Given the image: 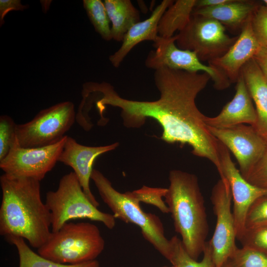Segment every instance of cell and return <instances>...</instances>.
<instances>
[{
	"label": "cell",
	"mask_w": 267,
	"mask_h": 267,
	"mask_svg": "<svg viewBox=\"0 0 267 267\" xmlns=\"http://www.w3.org/2000/svg\"><path fill=\"white\" fill-rule=\"evenodd\" d=\"M210 77L205 73L189 72L162 68L155 71L154 81L160 96L154 101H138L120 96L113 86L103 83L99 88L97 104L120 108L124 126L138 128L148 118L161 126V139L169 143L187 144L192 153L206 158L216 167L221 179H225L218 153V140L204 122L205 115L197 108L195 100L207 86Z\"/></svg>",
	"instance_id": "cell-1"
},
{
	"label": "cell",
	"mask_w": 267,
	"mask_h": 267,
	"mask_svg": "<svg viewBox=\"0 0 267 267\" xmlns=\"http://www.w3.org/2000/svg\"><path fill=\"white\" fill-rule=\"evenodd\" d=\"M0 183V234L23 238L38 249L51 232V214L42 201L40 181L3 174Z\"/></svg>",
	"instance_id": "cell-2"
},
{
	"label": "cell",
	"mask_w": 267,
	"mask_h": 267,
	"mask_svg": "<svg viewBox=\"0 0 267 267\" xmlns=\"http://www.w3.org/2000/svg\"><path fill=\"white\" fill-rule=\"evenodd\" d=\"M165 196L175 230L188 254L197 260L203 253L209 231L204 200L194 174L171 170Z\"/></svg>",
	"instance_id": "cell-3"
},
{
	"label": "cell",
	"mask_w": 267,
	"mask_h": 267,
	"mask_svg": "<svg viewBox=\"0 0 267 267\" xmlns=\"http://www.w3.org/2000/svg\"><path fill=\"white\" fill-rule=\"evenodd\" d=\"M99 194L108 206L115 219L138 226L143 237L163 257L170 261L172 248L170 240L165 236L160 219L156 215L144 212L140 203L131 191L121 193L99 171L93 169L91 175Z\"/></svg>",
	"instance_id": "cell-4"
},
{
	"label": "cell",
	"mask_w": 267,
	"mask_h": 267,
	"mask_svg": "<svg viewBox=\"0 0 267 267\" xmlns=\"http://www.w3.org/2000/svg\"><path fill=\"white\" fill-rule=\"evenodd\" d=\"M104 246L105 241L96 225L70 222L51 232L47 241L38 249V254L57 263L77 264L95 260Z\"/></svg>",
	"instance_id": "cell-5"
},
{
	"label": "cell",
	"mask_w": 267,
	"mask_h": 267,
	"mask_svg": "<svg viewBox=\"0 0 267 267\" xmlns=\"http://www.w3.org/2000/svg\"><path fill=\"white\" fill-rule=\"evenodd\" d=\"M45 203L51 214L53 232L75 219L99 222L110 229L115 225L113 214L100 211L89 200L74 172L61 178L56 190L46 193Z\"/></svg>",
	"instance_id": "cell-6"
},
{
	"label": "cell",
	"mask_w": 267,
	"mask_h": 267,
	"mask_svg": "<svg viewBox=\"0 0 267 267\" xmlns=\"http://www.w3.org/2000/svg\"><path fill=\"white\" fill-rule=\"evenodd\" d=\"M75 106L63 101L41 110L31 120L17 124L19 145L35 148L51 145L61 140L74 123Z\"/></svg>",
	"instance_id": "cell-7"
},
{
	"label": "cell",
	"mask_w": 267,
	"mask_h": 267,
	"mask_svg": "<svg viewBox=\"0 0 267 267\" xmlns=\"http://www.w3.org/2000/svg\"><path fill=\"white\" fill-rule=\"evenodd\" d=\"M225 27L210 18L192 14L187 26L178 32L177 46L195 52L202 62H208L223 55L232 45L238 35L230 37Z\"/></svg>",
	"instance_id": "cell-8"
},
{
	"label": "cell",
	"mask_w": 267,
	"mask_h": 267,
	"mask_svg": "<svg viewBox=\"0 0 267 267\" xmlns=\"http://www.w3.org/2000/svg\"><path fill=\"white\" fill-rule=\"evenodd\" d=\"M211 199L217 220L214 234L209 241L214 267H222L237 248L231 209L232 194L228 181L218 180L212 189Z\"/></svg>",
	"instance_id": "cell-9"
},
{
	"label": "cell",
	"mask_w": 267,
	"mask_h": 267,
	"mask_svg": "<svg viewBox=\"0 0 267 267\" xmlns=\"http://www.w3.org/2000/svg\"><path fill=\"white\" fill-rule=\"evenodd\" d=\"M67 137L51 145L35 148L21 147L17 141L0 161V168L5 174L41 181L58 162Z\"/></svg>",
	"instance_id": "cell-10"
},
{
	"label": "cell",
	"mask_w": 267,
	"mask_h": 267,
	"mask_svg": "<svg viewBox=\"0 0 267 267\" xmlns=\"http://www.w3.org/2000/svg\"><path fill=\"white\" fill-rule=\"evenodd\" d=\"M207 127L211 134L233 154L245 178L262 157L267 141L251 125Z\"/></svg>",
	"instance_id": "cell-11"
},
{
	"label": "cell",
	"mask_w": 267,
	"mask_h": 267,
	"mask_svg": "<svg viewBox=\"0 0 267 267\" xmlns=\"http://www.w3.org/2000/svg\"><path fill=\"white\" fill-rule=\"evenodd\" d=\"M218 153L223 175L231 190L236 239L239 240L245 229V221L249 208L258 199L267 195V189L248 181L232 161L229 151L219 140Z\"/></svg>",
	"instance_id": "cell-12"
},
{
	"label": "cell",
	"mask_w": 267,
	"mask_h": 267,
	"mask_svg": "<svg viewBox=\"0 0 267 267\" xmlns=\"http://www.w3.org/2000/svg\"><path fill=\"white\" fill-rule=\"evenodd\" d=\"M118 142L99 146H89L79 143L67 136L58 162L70 166L74 170L84 192L89 200L97 207L99 204L90 190L89 181L95 159L99 155L115 149Z\"/></svg>",
	"instance_id": "cell-13"
},
{
	"label": "cell",
	"mask_w": 267,
	"mask_h": 267,
	"mask_svg": "<svg viewBox=\"0 0 267 267\" xmlns=\"http://www.w3.org/2000/svg\"><path fill=\"white\" fill-rule=\"evenodd\" d=\"M252 15L229 49L222 56L208 62L220 70L231 83H236L243 67L254 58L261 47L252 28Z\"/></svg>",
	"instance_id": "cell-14"
},
{
	"label": "cell",
	"mask_w": 267,
	"mask_h": 267,
	"mask_svg": "<svg viewBox=\"0 0 267 267\" xmlns=\"http://www.w3.org/2000/svg\"><path fill=\"white\" fill-rule=\"evenodd\" d=\"M177 35L171 38L159 36L153 42L155 50H151L145 60L146 67L155 71L162 68L189 72H198L202 62L195 52L178 48L176 43Z\"/></svg>",
	"instance_id": "cell-15"
},
{
	"label": "cell",
	"mask_w": 267,
	"mask_h": 267,
	"mask_svg": "<svg viewBox=\"0 0 267 267\" xmlns=\"http://www.w3.org/2000/svg\"><path fill=\"white\" fill-rule=\"evenodd\" d=\"M236 83L234 96L220 113L213 117L205 116L204 122L207 126L223 128L240 124L255 125V108L241 74Z\"/></svg>",
	"instance_id": "cell-16"
},
{
	"label": "cell",
	"mask_w": 267,
	"mask_h": 267,
	"mask_svg": "<svg viewBox=\"0 0 267 267\" xmlns=\"http://www.w3.org/2000/svg\"><path fill=\"white\" fill-rule=\"evenodd\" d=\"M175 0H163L153 10L150 16L132 26L126 34L120 48L109 57L112 65L119 67L123 60L137 44L144 41L154 42L158 37L160 20L167 9Z\"/></svg>",
	"instance_id": "cell-17"
},
{
	"label": "cell",
	"mask_w": 267,
	"mask_h": 267,
	"mask_svg": "<svg viewBox=\"0 0 267 267\" xmlns=\"http://www.w3.org/2000/svg\"><path fill=\"white\" fill-rule=\"evenodd\" d=\"M262 1L230 0L218 6L194 9L192 14L214 19L233 33H239Z\"/></svg>",
	"instance_id": "cell-18"
},
{
	"label": "cell",
	"mask_w": 267,
	"mask_h": 267,
	"mask_svg": "<svg viewBox=\"0 0 267 267\" xmlns=\"http://www.w3.org/2000/svg\"><path fill=\"white\" fill-rule=\"evenodd\" d=\"M241 74L255 106L257 121L253 127L267 141V79L253 58L243 67Z\"/></svg>",
	"instance_id": "cell-19"
},
{
	"label": "cell",
	"mask_w": 267,
	"mask_h": 267,
	"mask_svg": "<svg viewBox=\"0 0 267 267\" xmlns=\"http://www.w3.org/2000/svg\"><path fill=\"white\" fill-rule=\"evenodd\" d=\"M104 3L111 22L112 39L122 42L130 28L140 21L139 12L130 0H105Z\"/></svg>",
	"instance_id": "cell-20"
},
{
	"label": "cell",
	"mask_w": 267,
	"mask_h": 267,
	"mask_svg": "<svg viewBox=\"0 0 267 267\" xmlns=\"http://www.w3.org/2000/svg\"><path fill=\"white\" fill-rule=\"evenodd\" d=\"M196 0H177L170 5L161 17L158 25L159 36L171 38L176 32L182 31L192 16Z\"/></svg>",
	"instance_id": "cell-21"
},
{
	"label": "cell",
	"mask_w": 267,
	"mask_h": 267,
	"mask_svg": "<svg viewBox=\"0 0 267 267\" xmlns=\"http://www.w3.org/2000/svg\"><path fill=\"white\" fill-rule=\"evenodd\" d=\"M14 245L19 257V267H99L96 260L77 264H64L44 258L33 251L21 237L10 236L5 238Z\"/></svg>",
	"instance_id": "cell-22"
},
{
	"label": "cell",
	"mask_w": 267,
	"mask_h": 267,
	"mask_svg": "<svg viewBox=\"0 0 267 267\" xmlns=\"http://www.w3.org/2000/svg\"><path fill=\"white\" fill-rule=\"evenodd\" d=\"M172 248L170 262L175 267H214L212 250L209 241H207L200 262L192 258L185 251L181 239L176 236L170 239Z\"/></svg>",
	"instance_id": "cell-23"
},
{
	"label": "cell",
	"mask_w": 267,
	"mask_h": 267,
	"mask_svg": "<svg viewBox=\"0 0 267 267\" xmlns=\"http://www.w3.org/2000/svg\"><path fill=\"white\" fill-rule=\"evenodd\" d=\"M83 5L96 32L104 40H112L111 22L104 2L100 0H84Z\"/></svg>",
	"instance_id": "cell-24"
},
{
	"label": "cell",
	"mask_w": 267,
	"mask_h": 267,
	"mask_svg": "<svg viewBox=\"0 0 267 267\" xmlns=\"http://www.w3.org/2000/svg\"><path fill=\"white\" fill-rule=\"evenodd\" d=\"M227 263L231 267H267V254L248 248L237 247Z\"/></svg>",
	"instance_id": "cell-25"
},
{
	"label": "cell",
	"mask_w": 267,
	"mask_h": 267,
	"mask_svg": "<svg viewBox=\"0 0 267 267\" xmlns=\"http://www.w3.org/2000/svg\"><path fill=\"white\" fill-rule=\"evenodd\" d=\"M167 188L143 186L140 189L131 192L132 196L139 203L151 204L156 207L164 214L169 213V208L163 198Z\"/></svg>",
	"instance_id": "cell-26"
},
{
	"label": "cell",
	"mask_w": 267,
	"mask_h": 267,
	"mask_svg": "<svg viewBox=\"0 0 267 267\" xmlns=\"http://www.w3.org/2000/svg\"><path fill=\"white\" fill-rule=\"evenodd\" d=\"M238 240L242 247L267 254V224L245 228Z\"/></svg>",
	"instance_id": "cell-27"
},
{
	"label": "cell",
	"mask_w": 267,
	"mask_h": 267,
	"mask_svg": "<svg viewBox=\"0 0 267 267\" xmlns=\"http://www.w3.org/2000/svg\"><path fill=\"white\" fill-rule=\"evenodd\" d=\"M17 124L10 116L2 115L0 117V161L5 158L17 142Z\"/></svg>",
	"instance_id": "cell-28"
},
{
	"label": "cell",
	"mask_w": 267,
	"mask_h": 267,
	"mask_svg": "<svg viewBox=\"0 0 267 267\" xmlns=\"http://www.w3.org/2000/svg\"><path fill=\"white\" fill-rule=\"evenodd\" d=\"M267 224V195L255 201L249 208L245 228Z\"/></svg>",
	"instance_id": "cell-29"
},
{
	"label": "cell",
	"mask_w": 267,
	"mask_h": 267,
	"mask_svg": "<svg viewBox=\"0 0 267 267\" xmlns=\"http://www.w3.org/2000/svg\"><path fill=\"white\" fill-rule=\"evenodd\" d=\"M252 26L261 46L267 48V7L263 3L252 15Z\"/></svg>",
	"instance_id": "cell-30"
},
{
	"label": "cell",
	"mask_w": 267,
	"mask_h": 267,
	"mask_svg": "<svg viewBox=\"0 0 267 267\" xmlns=\"http://www.w3.org/2000/svg\"><path fill=\"white\" fill-rule=\"evenodd\" d=\"M244 178L255 186L267 189V145L261 159Z\"/></svg>",
	"instance_id": "cell-31"
},
{
	"label": "cell",
	"mask_w": 267,
	"mask_h": 267,
	"mask_svg": "<svg viewBox=\"0 0 267 267\" xmlns=\"http://www.w3.org/2000/svg\"><path fill=\"white\" fill-rule=\"evenodd\" d=\"M29 7L28 5H23L20 0H0V25L4 23V18L6 14L11 11H23Z\"/></svg>",
	"instance_id": "cell-32"
},
{
	"label": "cell",
	"mask_w": 267,
	"mask_h": 267,
	"mask_svg": "<svg viewBox=\"0 0 267 267\" xmlns=\"http://www.w3.org/2000/svg\"><path fill=\"white\" fill-rule=\"evenodd\" d=\"M253 59L267 79V48L261 46Z\"/></svg>",
	"instance_id": "cell-33"
},
{
	"label": "cell",
	"mask_w": 267,
	"mask_h": 267,
	"mask_svg": "<svg viewBox=\"0 0 267 267\" xmlns=\"http://www.w3.org/2000/svg\"><path fill=\"white\" fill-rule=\"evenodd\" d=\"M230 0H196L194 9L214 7L229 2Z\"/></svg>",
	"instance_id": "cell-34"
},
{
	"label": "cell",
	"mask_w": 267,
	"mask_h": 267,
	"mask_svg": "<svg viewBox=\"0 0 267 267\" xmlns=\"http://www.w3.org/2000/svg\"><path fill=\"white\" fill-rule=\"evenodd\" d=\"M262 1L263 5L267 7V0H262Z\"/></svg>",
	"instance_id": "cell-35"
},
{
	"label": "cell",
	"mask_w": 267,
	"mask_h": 267,
	"mask_svg": "<svg viewBox=\"0 0 267 267\" xmlns=\"http://www.w3.org/2000/svg\"><path fill=\"white\" fill-rule=\"evenodd\" d=\"M222 267H231L228 263L227 262Z\"/></svg>",
	"instance_id": "cell-36"
},
{
	"label": "cell",
	"mask_w": 267,
	"mask_h": 267,
	"mask_svg": "<svg viewBox=\"0 0 267 267\" xmlns=\"http://www.w3.org/2000/svg\"><path fill=\"white\" fill-rule=\"evenodd\" d=\"M175 267L174 266H172L171 267Z\"/></svg>",
	"instance_id": "cell-37"
}]
</instances>
